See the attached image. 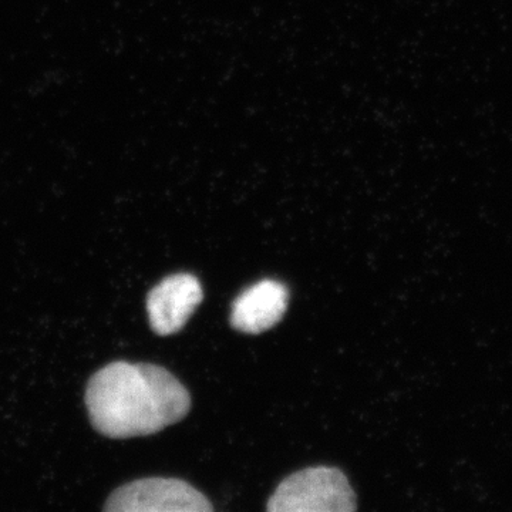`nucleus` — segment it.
Returning a JSON list of instances; mask_svg holds the SVG:
<instances>
[{"instance_id":"1","label":"nucleus","mask_w":512,"mask_h":512,"mask_svg":"<svg viewBox=\"0 0 512 512\" xmlns=\"http://www.w3.org/2000/svg\"><path fill=\"white\" fill-rule=\"evenodd\" d=\"M86 407L94 429L109 439L156 434L183 420L191 396L164 367L113 362L87 383Z\"/></svg>"},{"instance_id":"2","label":"nucleus","mask_w":512,"mask_h":512,"mask_svg":"<svg viewBox=\"0 0 512 512\" xmlns=\"http://www.w3.org/2000/svg\"><path fill=\"white\" fill-rule=\"evenodd\" d=\"M266 508L271 512H352L357 504L345 474L339 468L320 466L286 477Z\"/></svg>"},{"instance_id":"3","label":"nucleus","mask_w":512,"mask_h":512,"mask_svg":"<svg viewBox=\"0 0 512 512\" xmlns=\"http://www.w3.org/2000/svg\"><path fill=\"white\" fill-rule=\"evenodd\" d=\"M111 512H211L204 494L178 478H141L120 487L107 500Z\"/></svg>"},{"instance_id":"4","label":"nucleus","mask_w":512,"mask_h":512,"mask_svg":"<svg viewBox=\"0 0 512 512\" xmlns=\"http://www.w3.org/2000/svg\"><path fill=\"white\" fill-rule=\"evenodd\" d=\"M204 299L200 281L190 274L164 278L147 296L148 322L160 336L173 335L184 328Z\"/></svg>"},{"instance_id":"5","label":"nucleus","mask_w":512,"mask_h":512,"mask_svg":"<svg viewBox=\"0 0 512 512\" xmlns=\"http://www.w3.org/2000/svg\"><path fill=\"white\" fill-rule=\"evenodd\" d=\"M289 291L284 284L264 279L249 286L232 303L231 325L244 333L265 332L284 318Z\"/></svg>"}]
</instances>
